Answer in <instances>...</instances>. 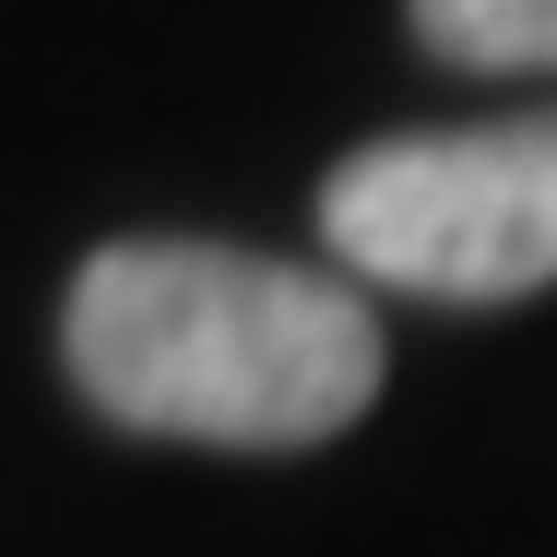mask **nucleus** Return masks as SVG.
<instances>
[{
  "instance_id": "1",
  "label": "nucleus",
  "mask_w": 557,
  "mask_h": 557,
  "mask_svg": "<svg viewBox=\"0 0 557 557\" xmlns=\"http://www.w3.org/2000/svg\"><path fill=\"white\" fill-rule=\"evenodd\" d=\"M72 380L143 440L309 450L380 404V321L344 273H297L225 237H119L72 273Z\"/></svg>"
},
{
  "instance_id": "2",
  "label": "nucleus",
  "mask_w": 557,
  "mask_h": 557,
  "mask_svg": "<svg viewBox=\"0 0 557 557\" xmlns=\"http://www.w3.org/2000/svg\"><path fill=\"white\" fill-rule=\"evenodd\" d=\"M321 237L344 273L440 309H498L557 285V108L392 131L321 178Z\"/></svg>"
},
{
  "instance_id": "3",
  "label": "nucleus",
  "mask_w": 557,
  "mask_h": 557,
  "mask_svg": "<svg viewBox=\"0 0 557 557\" xmlns=\"http://www.w3.org/2000/svg\"><path fill=\"white\" fill-rule=\"evenodd\" d=\"M416 36L462 72H557V0H416Z\"/></svg>"
}]
</instances>
